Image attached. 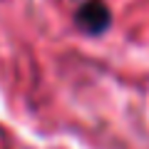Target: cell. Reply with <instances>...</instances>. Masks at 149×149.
Returning a JSON list of instances; mask_svg holds the SVG:
<instances>
[{
	"label": "cell",
	"mask_w": 149,
	"mask_h": 149,
	"mask_svg": "<svg viewBox=\"0 0 149 149\" xmlns=\"http://www.w3.org/2000/svg\"><path fill=\"white\" fill-rule=\"evenodd\" d=\"M74 25L85 35H102L112 25V13L104 0H85L74 13Z\"/></svg>",
	"instance_id": "1"
}]
</instances>
